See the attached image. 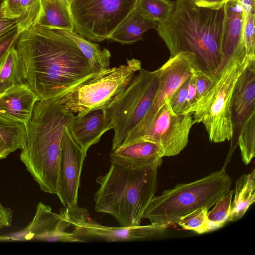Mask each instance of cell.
I'll list each match as a JSON object with an SVG mask.
<instances>
[{"mask_svg":"<svg viewBox=\"0 0 255 255\" xmlns=\"http://www.w3.org/2000/svg\"><path fill=\"white\" fill-rule=\"evenodd\" d=\"M12 218V209L5 207L0 202V229L11 226Z\"/></svg>","mask_w":255,"mask_h":255,"instance_id":"cell-37","label":"cell"},{"mask_svg":"<svg viewBox=\"0 0 255 255\" xmlns=\"http://www.w3.org/2000/svg\"><path fill=\"white\" fill-rule=\"evenodd\" d=\"M17 27L16 20L4 18L0 11V41Z\"/></svg>","mask_w":255,"mask_h":255,"instance_id":"cell-36","label":"cell"},{"mask_svg":"<svg viewBox=\"0 0 255 255\" xmlns=\"http://www.w3.org/2000/svg\"><path fill=\"white\" fill-rule=\"evenodd\" d=\"M193 74L195 77L196 102L210 90L215 77H211L198 69L195 70Z\"/></svg>","mask_w":255,"mask_h":255,"instance_id":"cell-33","label":"cell"},{"mask_svg":"<svg viewBox=\"0 0 255 255\" xmlns=\"http://www.w3.org/2000/svg\"><path fill=\"white\" fill-rule=\"evenodd\" d=\"M26 139L23 124L0 116V146L14 152L23 147Z\"/></svg>","mask_w":255,"mask_h":255,"instance_id":"cell-25","label":"cell"},{"mask_svg":"<svg viewBox=\"0 0 255 255\" xmlns=\"http://www.w3.org/2000/svg\"><path fill=\"white\" fill-rule=\"evenodd\" d=\"M158 23L135 8L120 24L108 39L122 44H131L143 38L144 32L156 29Z\"/></svg>","mask_w":255,"mask_h":255,"instance_id":"cell-20","label":"cell"},{"mask_svg":"<svg viewBox=\"0 0 255 255\" xmlns=\"http://www.w3.org/2000/svg\"><path fill=\"white\" fill-rule=\"evenodd\" d=\"M199 6L213 9H218L224 6L228 0H193Z\"/></svg>","mask_w":255,"mask_h":255,"instance_id":"cell-38","label":"cell"},{"mask_svg":"<svg viewBox=\"0 0 255 255\" xmlns=\"http://www.w3.org/2000/svg\"><path fill=\"white\" fill-rule=\"evenodd\" d=\"M255 170L240 176L236 181L234 197L227 222L241 218L255 201Z\"/></svg>","mask_w":255,"mask_h":255,"instance_id":"cell-21","label":"cell"},{"mask_svg":"<svg viewBox=\"0 0 255 255\" xmlns=\"http://www.w3.org/2000/svg\"><path fill=\"white\" fill-rule=\"evenodd\" d=\"M195 69L199 70L194 55L182 52L170 57L162 66L154 70L158 78V86L151 106L144 118L121 145L134 142L142 136L159 109L169 101L177 89L191 76Z\"/></svg>","mask_w":255,"mask_h":255,"instance_id":"cell-11","label":"cell"},{"mask_svg":"<svg viewBox=\"0 0 255 255\" xmlns=\"http://www.w3.org/2000/svg\"><path fill=\"white\" fill-rule=\"evenodd\" d=\"M209 209L207 207L198 208L181 217L177 224L186 230H192L198 234H203L218 229L209 221L207 213Z\"/></svg>","mask_w":255,"mask_h":255,"instance_id":"cell-27","label":"cell"},{"mask_svg":"<svg viewBox=\"0 0 255 255\" xmlns=\"http://www.w3.org/2000/svg\"><path fill=\"white\" fill-rule=\"evenodd\" d=\"M71 227L60 213L52 211L51 208L42 202L36 206L35 215L24 230L26 240L46 242H80L71 232Z\"/></svg>","mask_w":255,"mask_h":255,"instance_id":"cell-14","label":"cell"},{"mask_svg":"<svg viewBox=\"0 0 255 255\" xmlns=\"http://www.w3.org/2000/svg\"><path fill=\"white\" fill-rule=\"evenodd\" d=\"M137 0H72L74 30L91 40L108 39L135 8Z\"/></svg>","mask_w":255,"mask_h":255,"instance_id":"cell-9","label":"cell"},{"mask_svg":"<svg viewBox=\"0 0 255 255\" xmlns=\"http://www.w3.org/2000/svg\"><path fill=\"white\" fill-rule=\"evenodd\" d=\"M248 59L245 51L233 56L217 74L210 90L186 112L192 113L194 124L204 125L211 142L229 141L233 137V94Z\"/></svg>","mask_w":255,"mask_h":255,"instance_id":"cell-6","label":"cell"},{"mask_svg":"<svg viewBox=\"0 0 255 255\" xmlns=\"http://www.w3.org/2000/svg\"><path fill=\"white\" fill-rule=\"evenodd\" d=\"M67 128L75 142L87 153L105 132L113 129V125L104 109H98L83 115H74Z\"/></svg>","mask_w":255,"mask_h":255,"instance_id":"cell-15","label":"cell"},{"mask_svg":"<svg viewBox=\"0 0 255 255\" xmlns=\"http://www.w3.org/2000/svg\"><path fill=\"white\" fill-rule=\"evenodd\" d=\"M57 30L70 38L76 43L88 61L95 74H98L110 68L111 53L108 49H100L98 44L86 40L74 30Z\"/></svg>","mask_w":255,"mask_h":255,"instance_id":"cell-24","label":"cell"},{"mask_svg":"<svg viewBox=\"0 0 255 255\" xmlns=\"http://www.w3.org/2000/svg\"><path fill=\"white\" fill-rule=\"evenodd\" d=\"M86 156L87 153L72 137L67 127L60 145L56 194L64 208L78 206L80 176Z\"/></svg>","mask_w":255,"mask_h":255,"instance_id":"cell-13","label":"cell"},{"mask_svg":"<svg viewBox=\"0 0 255 255\" xmlns=\"http://www.w3.org/2000/svg\"><path fill=\"white\" fill-rule=\"evenodd\" d=\"M16 48L27 84L40 100L60 99L96 74L76 43L56 29L37 24L20 33Z\"/></svg>","mask_w":255,"mask_h":255,"instance_id":"cell-1","label":"cell"},{"mask_svg":"<svg viewBox=\"0 0 255 255\" xmlns=\"http://www.w3.org/2000/svg\"><path fill=\"white\" fill-rule=\"evenodd\" d=\"M158 86L154 71L141 68L104 110L114 131L112 149L120 146L149 111Z\"/></svg>","mask_w":255,"mask_h":255,"instance_id":"cell-8","label":"cell"},{"mask_svg":"<svg viewBox=\"0 0 255 255\" xmlns=\"http://www.w3.org/2000/svg\"><path fill=\"white\" fill-rule=\"evenodd\" d=\"M127 60L126 64L109 68L73 89L59 99L62 107L78 115L105 109L142 68L140 61L137 59Z\"/></svg>","mask_w":255,"mask_h":255,"instance_id":"cell-7","label":"cell"},{"mask_svg":"<svg viewBox=\"0 0 255 255\" xmlns=\"http://www.w3.org/2000/svg\"><path fill=\"white\" fill-rule=\"evenodd\" d=\"M4 0H0V11L1 9Z\"/></svg>","mask_w":255,"mask_h":255,"instance_id":"cell-42","label":"cell"},{"mask_svg":"<svg viewBox=\"0 0 255 255\" xmlns=\"http://www.w3.org/2000/svg\"><path fill=\"white\" fill-rule=\"evenodd\" d=\"M225 9L221 69L236 54L246 52L243 39L244 10L237 0H228L225 4Z\"/></svg>","mask_w":255,"mask_h":255,"instance_id":"cell-17","label":"cell"},{"mask_svg":"<svg viewBox=\"0 0 255 255\" xmlns=\"http://www.w3.org/2000/svg\"><path fill=\"white\" fill-rule=\"evenodd\" d=\"M255 14L244 12L243 39L246 56L252 59H255Z\"/></svg>","mask_w":255,"mask_h":255,"instance_id":"cell-31","label":"cell"},{"mask_svg":"<svg viewBox=\"0 0 255 255\" xmlns=\"http://www.w3.org/2000/svg\"><path fill=\"white\" fill-rule=\"evenodd\" d=\"M190 77L177 89L168 101L171 108L176 113H183L185 111L188 94Z\"/></svg>","mask_w":255,"mask_h":255,"instance_id":"cell-32","label":"cell"},{"mask_svg":"<svg viewBox=\"0 0 255 255\" xmlns=\"http://www.w3.org/2000/svg\"></svg>","mask_w":255,"mask_h":255,"instance_id":"cell-43","label":"cell"},{"mask_svg":"<svg viewBox=\"0 0 255 255\" xmlns=\"http://www.w3.org/2000/svg\"><path fill=\"white\" fill-rule=\"evenodd\" d=\"M74 115L63 109L59 99L39 100L25 125L20 159L44 192L57 194L61 142Z\"/></svg>","mask_w":255,"mask_h":255,"instance_id":"cell-4","label":"cell"},{"mask_svg":"<svg viewBox=\"0 0 255 255\" xmlns=\"http://www.w3.org/2000/svg\"><path fill=\"white\" fill-rule=\"evenodd\" d=\"M20 8V16L16 21L21 33L37 24L42 12L41 0H21Z\"/></svg>","mask_w":255,"mask_h":255,"instance_id":"cell-29","label":"cell"},{"mask_svg":"<svg viewBox=\"0 0 255 255\" xmlns=\"http://www.w3.org/2000/svg\"><path fill=\"white\" fill-rule=\"evenodd\" d=\"M162 157L160 147L149 141L121 145L110 153L111 162L133 167L149 164Z\"/></svg>","mask_w":255,"mask_h":255,"instance_id":"cell-19","label":"cell"},{"mask_svg":"<svg viewBox=\"0 0 255 255\" xmlns=\"http://www.w3.org/2000/svg\"><path fill=\"white\" fill-rule=\"evenodd\" d=\"M27 77L24 60L14 47L0 63V93L15 85L27 84Z\"/></svg>","mask_w":255,"mask_h":255,"instance_id":"cell-22","label":"cell"},{"mask_svg":"<svg viewBox=\"0 0 255 255\" xmlns=\"http://www.w3.org/2000/svg\"><path fill=\"white\" fill-rule=\"evenodd\" d=\"M20 34V33L17 27L5 38L0 41V63L9 51L13 47L16 46Z\"/></svg>","mask_w":255,"mask_h":255,"instance_id":"cell-35","label":"cell"},{"mask_svg":"<svg viewBox=\"0 0 255 255\" xmlns=\"http://www.w3.org/2000/svg\"><path fill=\"white\" fill-rule=\"evenodd\" d=\"M63 2H64L66 5H67L69 7H70V4L72 1V0H60Z\"/></svg>","mask_w":255,"mask_h":255,"instance_id":"cell-41","label":"cell"},{"mask_svg":"<svg viewBox=\"0 0 255 255\" xmlns=\"http://www.w3.org/2000/svg\"><path fill=\"white\" fill-rule=\"evenodd\" d=\"M246 13L255 14V0H237Z\"/></svg>","mask_w":255,"mask_h":255,"instance_id":"cell-39","label":"cell"},{"mask_svg":"<svg viewBox=\"0 0 255 255\" xmlns=\"http://www.w3.org/2000/svg\"><path fill=\"white\" fill-rule=\"evenodd\" d=\"M11 153L9 149L0 146V159L6 158Z\"/></svg>","mask_w":255,"mask_h":255,"instance_id":"cell-40","label":"cell"},{"mask_svg":"<svg viewBox=\"0 0 255 255\" xmlns=\"http://www.w3.org/2000/svg\"><path fill=\"white\" fill-rule=\"evenodd\" d=\"M162 162L161 158L133 167L111 162L108 171L96 179L100 187L94 195L95 211L111 215L120 226L140 225L155 196Z\"/></svg>","mask_w":255,"mask_h":255,"instance_id":"cell-3","label":"cell"},{"mask_svg":"<svg viewBox=\"0 0 255 255\" xmlns=\"http://www.w3.org/2000/svg\"><path fill=\"white\" fill-rule=\"evenodd\" d=\"M255 59L248 58V62L234 89L232 114L234 127L239 129L247 117L255 111Z\"/></svg>","mask_w":255,"mask_h":255,"instance_id":"cell-18","label":"cell"},{"mask_svg":"<svg viewBox=\"0 0 255 255\" xmlns=\"http://www.w3.org/2000/svg\"><path fill=\"white\" fill-rule=\"evenodd\" d=\"M174 1L170 0H137L135 8L149 18L160 23L171 13Z\"/></svg>","mask_w":255,"mask_h":255,"instance_id":"cell-28","label":"cell"},{"mask_svg":"<svg viewBox=\"0 0 255 255\" xmlns=\"http://www.w3.org/2000/svg\"><path fill=\"white\" fill-rule=\"evenodd\" d=\"M238 143L242 160L248 165L255 155V111L247 117L241 127Z\"/></svg>","mask_w":255,"mask_h":255,"instance_id":"cell-26","label":"cell"},{"mask_svg":"<svg viewBox=\"0 0 255 255\" xmlns=\"http://www.w3.org/2000/svg\"><path fill=\"white\" fill-rule=\"evenodd\" d=\"M233 194L234 190H230L214 205V208L210 211L208 212V219L218 228L222 227L227 223Z\"/></svg>","mask_w":255,"mask_h":255,"instance_id":"cell-30","label":"cell"},{"mask_svg":"<svg viewBox=\"0 0 255 255\" xmlns=\"http://www.w3.org/2000/svg\"><path fill=\"white\" fill-rule=\"evenodd\" d=\"M63 218L73 227L71 232L80 242L89 241H131L150 239L163 232L165 227L149 224L111 227L96 222L85 208L78 206L61 209Z\"/></svg>","mask_w":255,"mask_h":255,"instance_id":"cell-10","label":"cell"},{"mask_svg":"<svg viewBox=\"0 0 255 255\" xmlns=\"http://www.w3.org/2000/svg\"><path fill=\"white\" fill-rule=\"evenodd\" d=\"M232 184L224 168L193 182L178 184L153 197L143 219L166 228L177 224L181 217L198 208L213 206L231 190Z\"/></svg>","mask_w":255,"mask_h":255,"instance_id":"cell-5","label":"cell"},{"mask_svg":"<svg viewBox=\"0 0 255 255\" xmlns=\"http://www.w3.org/2000/svg\"><path fill=\"white\" fill-rule=\"evenodd\" d=\"M21 0H5L0 10L3 16L7 19L17 20L20 16Z\"/></svg>","mask_w":255,"mask_h":255,"instance_id":"cell-34","label":"cell"},{"mask_svg":"<svg viewBox=\"0 0 255 255\" xmlns=\"http://www.w3.org/2000/svg\"><path fill=\"white\" fill-rule=\"evenodd\" d=\"M39 100L28 84L12 86L0 93V116L25 126Z\"/></svg>","mask_w":255,"mask_h":255,"instance_id":"cell-16","label":"cell"},{"mask_svg":"<svg viewBox=\"0 0 255 255\" xmlns=\"http://www.w3.org/2000/svg\"><path fill=\"white\" fill-rule=\"evenodd\" d=\"M42 12L37 25L50 29L74 30L69 7L60 0H41Z\"/></svg>","mask_w":255,"mask_h":255,"instance_id":"cell-23","label":"cell"},{"mask_svg":"<svg viewBox=\"0 0 255 255\" xmlns=\"http://www.w3.org/2000/svg\"><path fill=\"white\" fill-rule=\"evenodd\" d=\"M225 5L218 9L198 5L193 0H175L169 16L158 23L156 30L170 57L193 53L198 69L215 78L221 69V43Z\"/></svg>","mask_w":255,"mask_h":255,"instance_id":"cell-2","label":"cell"},{"mask_svg":"<svg viewBox=\"0 0 255 255\" xmlns=\"http://www.w3.org/2000/svg\"><path fill=\"white\" fill-rule=\"evenodd\" d=\"M194 124L192 113H176L167 101L156 113L142 136L135 142L154 143L161 148L163 157L174 156L187 146L190 131Z\"/></svg>","mask_w":255,"mask_h":255,"instance_id":"cell-12","label":"cell"}]
</instances>
